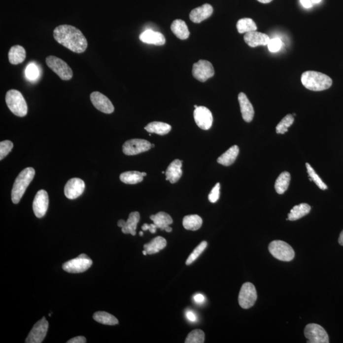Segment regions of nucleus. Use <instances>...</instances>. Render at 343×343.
<instances>
[{"mask_svg":"<svg viewBox=\"0 0 343 343\" xmlns=\"http://www.w3.org/2000/svg\"><path fill=\"white\" fill-rule=\"evenodd\" d=\"M54 38L61 45L72 52L81 54L88 47V42L80 30L74 26L64 24L57 26L54 31Z\"/></svg>","mask_w":343,"mask_h":343,"instance_id":"1","label":"nucleus"},{"mask_svg":"<svg viewBox=\"0 0 343 343\" xmlns=\"http://www.w3.org/2000/svg\"><path fill=\"white\" fill-rule=\"evenodd\" d=\"M301 80L305 88L315 92L325 91L329 89L333 84V80L329 76L313 71L303 72Z\"/></svg>","mask_w":343,"mask_h":343,"instance_id":"2","label":"nucleus"},{"mask_svg":"<svg viewBox=\"0 0 343 343\" xmlns=\"http://www.w3.org/2000/svg\"><path fill=\"white\" fill-rule=\"evenodd\" d=\"M35 175V171L32 167H28L21 172L14 182L12 190L13 203L17 204L21 201L24 193Z\"/></svg>","mask_w":343,"mask_h":343,"instance_id":"3","label":"nucleus"},{"mask_svg":"<svg viewBox=\"0 0 343 343\" xmlns=\"http://www.w3.org/2000/svg\"><path fill=\"white\" fill-rule=\"evenodd\" d=\"M5 101L8 108L15 115L24 117L28 113V105L23 94L17 90L6 92Z\"/></svg>","mask_w":343,"mask_h":343,"instance_id":"4","label":"nucleus"},{"mask_svg":"<svg viewBox=\"0 0 343 343\" xmlns=\"http://www.w3.org/2000/svg\"><path fill=\"white\" fill-rule=\"evenodd\" d=\"M269 251L278 260L289 262L295 257V252L289 244L281 240H274L269 245Z\"/></svg>","mask_w":343,"mask_h":343,"instance_id":"5","label":"nucleus"},{"mask_svg":"<svg viewBox=\"0 0 343 343\" xmlns=\"http://www.w3.org/2000/svg\"><path fill=\"white\" fill-rule=\"evenodd\" d=\"M46 63L48 67L59 76L61 80H70L73 76L71 68L62 59L56 56H50L46 59Z\"/></svg>","mask_w":343,"mask_h":343,"instance_id":"6","label":"nucleus"},{"mask_svg":"<svg viewBox=\"0 0 343 343\" xmlns=\"http://www.w3.org/2000/svg\"><path fill=\"white\" fill-rule=\"evenodd\" d=\"M92 261L87 255L81 254L76 258L72 259L64 263L63 270L71 274H80L87 271L92 265Z\"/></svg>","mask_w":343,"mask_h":343,"instance_id":"7","label":"nucleus"},{"mask_svg":"<svg viewBox=\"0 0 343 343\" xmlns=\"http://www.w3.org/2000/svg\"><path fill=\"white\" fill-rule=\"evenodd\" d=\"M257 295L256 287L252 283H243L240 291L239 303L243 309H248L254 305Z\"/></svg>","mask_w":343,"mask_h":343,"instance_id":"8","label":"nucleus"},{"mask_svg":"<svg viewBox=\"0 0 343 343\" xmlns=\"http://www.w3.org/2000/svg\"><path fill=\"white\" fill-rule=\"evenodd\" d=\"M307 343H329V338L326 331L320 325L309 324L306 326L304 331Z\"/></svg>","mask_w":343,"mask_h":343,"instance_id":"9","label":"nucleus"},{"mask_svg":"<svg viewBox=\"0 0 343 343\" xmlns=\"http://www.w3.org/2000/svg\"><path fill=\"white\" fill-rule=\"evenodd\" d=\"M151 148V144L148 140L134 138L127 140L123 145V152L127 156L138 155L146 152Z\"/></svg>","mask_w":343,"mask_h":343,"instance_id":"10","label":"nucleus"},{"mask_svg":"<svg viewBox=\"0 0 343 343\" xmlns=\"http://www.w3.org/2000/svg\"><path fill=\"white\" fill-rule=\"evenodd\" d=\"M193 76L197 80L205 82L214 75V69L209 61L200 60L193 66Z\"/></svg>","mask_w":343,"mask_h":343,"instance_id":"11","label":"nucleus"},{"mask_svg":"<svg viewBox=\"0 0 343 343\" xmlns=\"http://www.w3.org/2000/svg\"><path fill=\"white\" fill-rule=\"evenodd\" d=\"M48 329V322L45 317H43L33 327L32 331L28 334L25 343H40L43 342Z\"/></svg>","mask_w":343,"mask_h":343,"instance_id":"12","label":"nucleus"},{"mask_svg":"<svg viewBox=\"0 0 343 343\" xmlns=\"http://www.w3.org/2000/svg\"><path fill=\"white\" fill-rule=\"evenodd\" d=\"M194 119L196 124L200 129L207 131L212 127L213 116L211 111L207 107L199 106L194 111Z\"/></svg>","mask_w":343,"mask_h":343,"instance_id":"13","label":"nucleus"},{"mask_svg":"<svg viewBox=\"0 0 343 343\" xmlns=\"http://www.w3.org/2000/svg\"><path fill=\"white\" fill-rule=\"evenodd\" d=\"M49 199L47 191L41 190L37 192L33 203V208L35 215L38 218H41L47 213Z\"/></svg>","mask_w":343,"mask_h":343,"instance_id":"14","label":"nucleus"},{"mask_svg":"<svg viewBox=\"0 0 343 343\" xmlns=\"http://www.w3.org/2000/svg\"><path fill=\"white\" fill-rule=\"evenodd\" d=\"M92 104L97 109L105 114H111L114 110L111 101L100 92H92L91 95Z\"/></svg>","mask_w":343,"mask_h":343,"instance_id":"15","label":"nucleus"},{"mask_svg":"<svg viewBox=\"0 0 343 343\" xmlns=\"http://www.w3.org/2000/svg\"><path fill=\"white\" fill-rule=\"evenodd\" d=\"M84 181L80 178H72L66 184L65 194L70 200H74L80 197L85 190Z\"/></svg>","mask_w":343,"mask_h":343,"instance_id":"16","label":"nucleus"},{"mask_svg":"<svg viewBox=\"0 0 343 343\" xmlns=\"http://www.w3.org/2000/svg\"><path fill=\"white\" fill-rule=\"evenodd\" d=\"M140 221V214L138 212H131L127 221L120 219L118 222V226L122 228V232L124 234L136 235V228Z\"/></svg>","mask_w":343,"mask_h":343,"instance_id":"17","label":"nucleus"},{"mask_svg":"<svg viewBox=\"0 0 343 343\" xmlns=\"http://www.w3.org/2000/svg\"><path fill=\"white\" fill-rule=\"evenodd\" d=\"M270 40V37L267 34L256 31L247 33L244 35V41L249 47L252 48L257 46L267 45Z\"/></svg>","mask_w":343,"mask_h":343,"instance_id":"18","label":"nucleus"},{"mask_svg":"<svg viewBox=\"0 0 343 343\" xmlns=\"http://www.w3.org/2000/svg\"><path fill=\"white\" fill-rule=\"evenodd\" d=\"M238 100L243 119L247 123L252 122L254 116V109L251 103L243 92L239 94Z\"/></svg>","mask_w":343,"mask_h":343,"instance_id":"19","label":"nucleus"},{"mask_svg":"<svg viewBox=\"0 0 343 343\" xmlns=\"http://www.w3.org/2000/svg\"><path fill=\"white\" fill-rule=\"evenodd\" d=\"M213 14V7L209 4H204L193 9L190 14V19L193 23H200L210 17Z\"/></svg>","mask_w":343,"mask_h":343,"instance_id":"20","label":"nucleus"},{"mask_svg":"<svg viewBox=\"0 0 343 343\" xmlns=\"http://www.w3.org/2000/svg\"><path fill=\"white\" fill-rule=\"evenodd\" d=\"M139 39L143 43L157 46L164 45L166 41L164 34L151 30H146L140 34Z\"/></svg>","mask_w":343,"mask_h":343,"instance_id":"21","label":"nucleus"},{"mask_svg":"<svg viewBox=\"0 0 343 343\" xmlns=\"http://www.w3.org/2000/svg\"><path fill=\"white\" fill-rule=\"evenodd\" d=\"M150 219L157 226V228H159L161 230L166 231L168 233L172 231V228L169 226L173 223V220L171 215L167 213L164 212H158L157 214L151 215Z\"/></svg>","mask_w":343,"mask_h":343,"instance_id":"22","label":"nucleus"},{"mask_svg":"<svg viewBox=\"0 0 343 343\" xmlns=\"http://www.w3.org/2000/svg\"><path fill=\"white\" fill-rule=\"evenodd\" d=\"M182 161L178 159L173 160L167 168L166 172V180L170 181L171 183H175L181 177L182 175Z\"/></svg>","mask_w":343,"mask_h":343,"instance_id":"23","label":"nucleus"},{"mask_svg":"<svg viewBox=\"0 0 343 343\" xmlns=\"http://www.w3.org/2000/svg\"><path fill=\"white\" fill-rule=\"evenodd\" d=\"M173 34L180 39H186L190 36V32L185 22L181 19H176L171 26Z\"/></svg>","mask_w":343,"mask_h":343,"instance_id":"24","label":"nucleus"},{"mask_svg":"<svg viewBox=\"0 0 343 343\" xmlns=\"http://www.w3.org/2000/svg\"><path fill=\"white\" fill-rule=\"evenodd\" d=\"M26 56V50L21 45L13 46L8 52V60L12 65H17L23 63Z\"/></svg>","mask_w":343,"mask_h":343,"instance_id":"25","label":"nucleus"},{"mask_svg":"<svg viewBox=\"0 0 343 343\" xmlns=\"http://www.w3.org/2000/svg\"><path fill=\"white\" fill-rule=\"evenodd\" d=\"M239 154V148L237 145L231 147L225 153L218 158L217 162L224 166H230L234 164Z\"/></svg>","mask_w":343,"mask_h":343,"instance_id":"26","label":"nucleus"},{"mask_svg":"<svg viewBox=\"0 0 343 343\" xmlns=\"http://www.w3.org/2000/svg\"><path fill=\"white\" fill-rule=\"evenodd\" d=\"M166 246V240L162 237H157L153 239L150 242L145 244L144 248L147 252V254L151 255L160 252Z\"/></svg>","mask_w":343,"mask_h":343,"instance_id":"27","label":"nucleus"},{"mask_svg":"<svg viewBox=\"0 0 343 343\" xmlns=\"http://www.w3.org/2000/svg\"><path fill=\"white\" fill-rule=\"evenodd\" d=\"M311 211V206L307 204H301L300 205L294 206L291 212L288 215L289 221H294L302 218L303 217L309 214Z\"/></svg>","mask_w":343,"mask_h":343,"instance_id":"28","label":"nucleus"},{"mask_svg":"<svg viewBox=\"0 0 343 343\" xmlns=\"http://www.w3.org/2000/svg\"><path fill=\"white\" fill-rule=\"evenodd\" d=\"M144 129L149 133H155L158 135L164 136L170 133L172 127L166 123L153 122L147 125Z\"/></svg>","mask_w":343,"mask_h":343,"instance_id":"29","label":"nucleus"},{"mask_svg":"<svg viewBox=\"0 0 343 343\" xmlns=\"http://www.w3.org/2000/svg\"><path fill=\"white\" fill-rule=\"evenodd\" d=\"M290 181H291V174L288 172H283L277 178L274 184V188L277 193L283 194L289 188Z\"/></svg>","mask_w":343,"mask_h":343,"instance_id":"30","label":"nucleus"},{"mask_svg":"<svg viewBox=\"0 0 343 343\" xmlns=\"http://www.w3.org/2000/svg\"><path fill=\"white\" fill-rule=\"evenodd\" d=\"M202 217L198 215H189L184 217L182 221L184 228L187 230L197 231L202 227Z\"/></svg>","mask_w":343,"mask_h":343,"instance_id":"31","label":"nucleus"},{"mask_svg":"<svg viewBox=\"0 0 343 343\" xmlns=\"http://www.w3.org/2000/svg\"><path fill=\"white\" fill-rule=\"evenodd\" d=\"M142 172L138 171H128L120 175L121 181L125 184H135L139 183L143 180Z\"/></svg>","mask_w":343,"mask_h":343,"instance_id":"32","label":"nucleus"},{"mask_svg":"<svg viewBox=\"0 0 343 343\" xmlns=\"http://www.w3.org/2000/svg\"><path fill=\"white\" fill-rule=\"evenodd\" d=\"M93 318L100 324L114 325L118 324V320L115 316L105 311H98L94 314Z\"/></svg>","mask_w":343,"mask_h":343,"instance_id":"33","label":"nucleus"},{"mask_svg":"<svg viewBox=\"0 0 343 343\" xmlns=\"http://www.w3.org/2000/svg\"><path fill=\"white\" fill-rule=\"evenodd\" d=\"M237 30L239 34H247L248 32L257 30V26L252 19L243 18L240 19L237 24Z\"/></svg>","mask_w":343,"mask_h":343,"instance_id":"34","label":"nucleus"},{"mask_svg":"<svg viewBox=\"0 0 343 343\" xmlns=\"http://www.w3.org/2000/svg\"><path fill=\"white\" fill-rule=\"evenodd\" d=\"M294 122V118L292 114H287L276 127V133L278 134H284L288 131V129L291 126Z\"/></svg>","mask_w":343,"mask_h":343,"instance_id":"35","label":"nucleus"},{"mask_svg":"<svg viewBox=\"0 0 343 343\" xmlns=\"http://www.w3.org/2000/svg\"><path fill=\"white\" fill-rule=\"evenodd\" d=\"M306 167H307L308 173H309V177L311 179V181H313L321 190H327L328 188H327L326 184L323 182L322 180L318 176L317 173H316V172L314 171L309 163L306 164Z\"/></svg>","mask_w":343,"mask_h":343,"instance_id":"36","label":"nucleus"},{"mask_svg":"<svg viewBox=\"0 0 343 343\" xmlns=\"http://www.w3.org/2000/svg\"><path fill=\"white\" fill-rule=\"evenodd\" d=\"M205 341V333L200 329L191 331L186 338V343H203Z\"/></svg>","mask_w":343,"mask_h":343,"instance_id":"37","label":"nucleus"},{"mask_svg":"<svg viewBox=\"0 0 343 343\" xmlns=\"http://www.w3.org/2000/svg\"><path fill=\"white\" fill-rule=\"evenodd\" d=\"M206 247H207V242L206 241H204L200 243L199 245L197 248H195V249L191 253L190 256L188 257L186 262V265H190L194 262L196 259L200 256V255L204 251Z\"/></svg>","mask_w":343,"mask_h":343,"instance_id":"38","label":"nucleus"},{"mask_svg":"<svg viewBox=\"0 0 343 343\" xmlns=\"http://www.w3.org/2000/svg\"><path fill=\"white\" fill-rule=\"evenodd\" d=\"M25 72L26 77L30 81H34L39 78V69L34 63H31L28 66Z\"/></svg>","mask_w":343,"mask_h":343,"instance_id":"39","label":"nucleus"},{"mask_svg":"<svg viewBox=\"0 0 343 343\" xmlns=\"http://www.w3.org/2000/svg\"><path fill=\"white\" fill-rule=\"evenodd\" d=\"M14 144L10 140H4L0 142V160H2L12 151Z\"/></svg>","mask_w":343,"mask_h":343,"instance_id":"40","label":"nucleus"},{"mask_svg":"<svg viewBox=\"0 0 343 343\" xmlns=\"http://www.w3.org/2000/svg\"><path fill=\"white\" fill-rule=\"evenodd\" d=\"M267 45L270 52L275 53L281 49L282 43L280 38H274L270 39Z\"/></svg>","mask_w":343,"mask_h":343,"instance_id":"41","label":"nucleus"},{"mask_svg":"<svg viewBox=\"0 0 343 343\" xmlns=\"http://www.w3.org/2000/svg\"><path fill=\"white\" fill-rule=\"evenodd\" d=\"M220 197V184H215L210 194L208 195V200L211 203H215L219 200Z\"/></svg>","mask_w":343,"mask_h":343,"instance_id":"42","label":"nucleus"},{"mask_svg":"<svg viewBox=\"0 0 343 343\" xmlns=\"http://www.w3.org/2000/svg\"><path fill=\"white\" fill-rule=\"evenodd\" d=\"M157 226L154 223L151 224H144L142 226L143 231L149 230L151 234H155L156 232H157Z\"/></svg>","mask_w":343,"mask_h":343,"instance_id":"43","label":"nucleus"},{"mask_svg":"<svg viewBox=\"0 0 343 343\" xmlns=\"http://www.w3.org/2000/svg\"><path fill=\"white\" fill-rule=\"evenodd\" d=\"M87 340L83 336H77V337L71 339L67 342L68 343H85Z\"/></svg>","mask_w":343,"mask_h":343,"instance_id":"44","label":"nucleus"},{"mask_svg":"<svg viewBox=\"0 0 343 343\" xmlns=\"http://www.w3.org/2000/svg\"><path fill=\"white\" fill-rule=\"evenodd\" d=\"M193 299H194L195 303H197V304L199 305L202 304V303L205 302L206 301L205 296L202 295L201 294H196V295L193 297Z\"/></svg>","mask_w":343,"mask_h":343,"instance_id":"45","label":"nucleus"},{"mask_svg":"<svg viewBox=\"0 0 343 343\" xmlns=\"http://www.w3.org/2000/svg\"><path fill=\"white\" fill-rule=\"evenodd\" d=\"M186 317L190 322H194L197 319V316L193 311H188L186 312Z\"/></svg>","mask_w":343,"mask_h":343,"instance_id":"46","label":"nucleus"},{"mask_svg":"<svg viewBox=\"0 0 343 343\" xmlns=\"http://www.w3.org/2000/svg\"><path fill=\"white\" fill-rule=\"evenodd\" d=\"M300 3L305 8H310L313 6V3L311 0H300Z\"/></svg>","mask_w":343,"mask_h":343,"instance_id":"47","label":"nucleus"},{"mask_svg":"<svg viewBox=\"0 0 343 343\" xmlns=\"http://www.w3.org/2000/svg\"><path fill=\"white\" fill-rule=\"evenodd\" d=\"M338 241L339 243H340L341 245L343 246V230L340 234V237H339Z\"/></svg>","mask_w":343,"mask_h":343,"instance_id":"48","label":"nucleus"},{"mask_svg":"<svg viewBox=\"0 0 343 343\" xmlns=\"http://www.w3.org/2000/svg\"><path fill=\"white\" fill-rule=\"evenodd\" d=\"M257 1L260 2L261 3L267 4L270 3L273 0H257Z\"/></svg>","mask_w":343,"mask_h":343,"instance_id":"49","label":"nucleus"},{"mask_svg":"<svg viewBox=\"0 0 343 343\" xmlns=\"http://www.w3.org/2000/svg\"><path fill=\"white\" fill-rule=\"evenodd\" d=\"M312 3L314 4H318L321 1V0H311Z\"/></svg>","mask_w":343,"mask_h":343,"instance_id":"50","label":"nucleus"},{"mask_svg":"<svg viewBox=\"0 0 343 343\" xmlns=\"http://www.w3.org/2000/svg\"><path fill=\"white\" fill-rule=\"evenodd\" d=\"M142 254H144V256H146V255H147V252L146 251V250H143Z\"/></svg>","mask_w":343,"mask_h":343,"instance_id":"51","label":"nucleus"},{"mask_svg":"<svg viewBox=\"0 0 343 343\" xmlns=\"http://www.w3.org/2000/svg\"><path fill=\"white\" fill-rule=\"evenodd\" d=\"M143 176L145 177L146 176L147 173L145 172H142Z\"/></svg>","mask_w":343,"mask_h":343,"instance_id":"52","label":"nucleus"},{"mask_svg":"<svg viewBox=\"0 0 343 343\" xmlns=\"http://www.w3.org/2000/svg\"><path fill=\"white\" fill-rule=\"evenodd\" d=\"M139 235H140V236H141V237L143 236V233H142V232H140L139 233Z\"/></svg>","mask_w":343,"mask_h":343,"instance_id":"53","label":"nucleus"},{"mask_svg":"<svg viewBox=\"0 0 343 343\" xmlns=\"http://www.w3.org/2000/svg\"><path fill=\"white\" fill-rule=\"evenodd\" d=\"M154 147H155V144H151V148H154Z\"/></svg>","mask_w":343,"mask_h":343,"instance_id":"54","label":"nucleus"},{"mask_svg":"<svg viewBox=\"0 0 343 343\" xmlns=\"http://www.w3.org/2000/svg\"><path fill=\"white\" fill-rule=\"evenodd\" d=\"M194 107H195V108L196 109V108H197V107L199 106H198V105H195Z\"/></svg>","mask_w":343,"mask_h":343,"instance_id":"55","label":"nucleus"},{"mask_svg":"<svg viewBox=\"0 0 343 343\" xmlns=\"http://www.w3.org/2000/svg\"><path fill=\"white\" fill-rule=\"evenodd\" d=\"M166 173V172H165L164 171H163V172H162V173Z\"/></svg>","mask_w":343,"mask_h":343,"instance_id":"56","label":"nucleus"}]
</instances>
